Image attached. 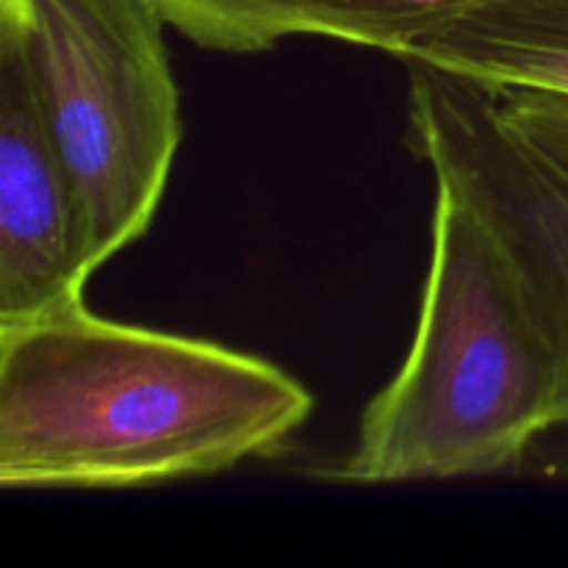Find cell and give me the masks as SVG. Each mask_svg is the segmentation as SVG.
I'll list each match as a JSON object with an SVG mask.
<instances>
[{
    "label": "cell",
    "instance_id": "1",
    "mask_svg": "<svg viewBox=\"0 0 568 568\" xmlns=\"http://www.w3.org/2000/svg\"><path fill=\"white\" fill-rule=\"evenodd\" d=\"M308 388L258 355L105 320L83 300L0 325V486L148 488L281 449Z\"/></svg>",
    "mask_w": 568,
    "mask_h": 568
},
{
    "label": "cell",
    "instance_id": "2",
    "mask_svg": "<svg viewBox=\"0 0 568 568\" xmlns=\"http://www.w3.org/2000/svg\"><path fill=\"white\" fill-rule=\"evenodd\" d=\"M560 425V364L503 244L436 181L430 270L414 342L369 399L338 480H458L514 466Z\"/></svg>",
    "mask_w": 568,
    "mask_h": 568
},
{
    "label": "cell",
    "instance_id": "3",
    "mask_svg": "<svg viewBox=\"0 0 568 568\" xmlns=\"http://www.w3.org/2000/svg\"><path fill=\"white\" fill-rule=\"evenodd\" d=\"M164 28L153 0H0V33L75 181L94 272L148 233L181 148Z\"/></svg>",
    "mask_w": 568,
    "mask_h": 568
},
{
    "label": "cell",
    "instance_id": "4",
    "mask_svg": "<svg viewBox=\"0 0 568 568\" xmlns=\"http://www.w3.org/2000/svg\"><path fill=\"white\" fill-rule=\"evenodd\" d=\"M403 64L408 144L469 200L525 283L558 353L568 425V172L505 122L491 87L419 59Z\"/></svg>",
    "mask_w": 568,
    "mask_h": 568
},
{
    "label": "cell",
    "instance_id": "5",
    "mask_svg": "<svg viewBox=\"0 0 568 568\" xmlns=\"http://www.w3.org/2000/svg\"><path fill=\"white\" fill-rule=\"evenodd\" d=\"M81 200L14 39L0 33V325L83 300Z\"/></svg>",
    "mask_w": 568,
    "mask_h": 568
},
{
    "label": "cell",
    "instance_id": "6",
    "mask_svg": "<svg viewBox=\"0 0 568 568\" xmlns=\"http://www.w3.org/2000/svg\"><path fill=\"white\" fill-rule=\"evenodd\" d=\"M166 26L216 53H264L288 37H325L405 59L477 0H153Z\"/></svg>",
    "mask_w": 568,
    "mask_h": 568
},
{
    "label": "cell",
    "instance_id": "7",
    "mask_svg": "<svg viewBox=\"0 0 568 568\" xmlns=\"http://www.w3.org/2000/svg\"><path fill=\"white\" fill-rule=\"evenodd\" d=\"M405 59L486 87L568 94V0H477Z\"/></svg>",
    "mask_w": 568,
    "mask_h": 568
},
{
    "label": "cell",
    "instance_id": "8",
    "mask_svg": "<svg viewBox=\"0 0 568 568\" xmlns=\"http://www.w3.org/2000/svg\"><path fill=\"white\" fill-rule=\"evenodd\" d=\"M491 92L505 122L568 172V94L530 87H491Z\"/></svg>",
    "mask_w": 568,
    "mask_h": 568
}]
</instances>
